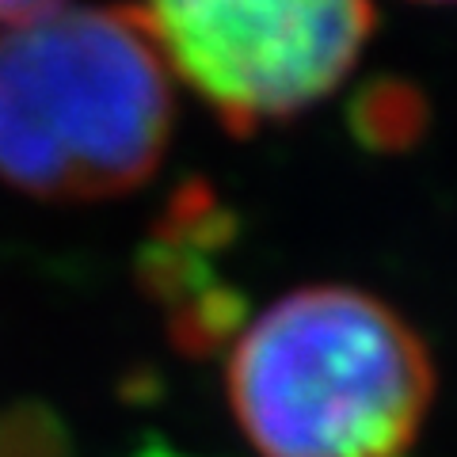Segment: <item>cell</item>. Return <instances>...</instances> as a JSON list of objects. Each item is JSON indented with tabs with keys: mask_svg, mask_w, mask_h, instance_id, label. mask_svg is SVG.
Returning <instances> with one entry per match:
<instances>
[{
	"mask_svg": "<svg viewBox=\"0 0 457 457\" xmlns=\"http://www.w3.org/2000/svg\"><path fill=\"white\" fill-rule=\"evenodd\" d=\"M431 4H457V0H431Z\"/></svg>",
	"mask_w": 457,
	"mask_h": 457,
	"instance_id": "obj_6",
	"label": "cell"
},
{
	"mask_svg": "<svg viewBox=\"0 0 457 457\" xmlns=\"http://www.w3.org/2000/svg\"><path fill=\"white\" fill-rule=\"evenodd\" d=\"M176 77L134 4L57 8L0 31V179L96 203L161 168Z\"/></svg>",
	"mask_w": 457,
	"mask_h": 457,
	"instance_id": "obj_1",
	"label": "cell"
},
{
	"mask_svg": "<svg viewBox=\"0 0 457 457\" xmlns=\"http://www.w3.org/2000/svg\"><path fill=\"white\" fill-rule=\"evenodd\" d=\"M171 77L237 134L328 99L374 31V0H145Z\"/></svg>",
	"mask_w": 457,
	"mask_h": 457,
	"instance_id": "obj_3",
	"label": "cell"
},
{
	"mask_svg": "<svg viewBox=\"0 0 457 457\" xmlns=\"http://www.w3.org/2000/svg\"><path fill=\"white\" fill-rule=\"evenodd\" d=\"M225 393L260 457H404L435 400L420 332L354 286H302L233 336Z\"/></svg>",
	"mask_w": 457,
	"mask_h": 457,
	"instance_id": "obj_2",
	"label": "cell"
},
{
	"mask_svg": "<svg viewBox=\"0 0 457 457\" xmlns=\"http://www.w3.org/2000/svg\"><path fill=\"white\" fill-rule=\"evenodd\" d=\"M137 457H179V453H171V450H145V453H137Z\"/></svg>",
	"mask_w": 457,
	"mask_h": 457,
	"instance_id": "obj_5",
	"label": "cell"
},
{
	"mask_svg": "<svg viewBox=\"0 0 457 457\" xmlns=\"http://www.w3.org/2000/svg\"><path fill=\"white\" fill-rule=\"evenodd\" d=\"M69 0H0V27H20V23H31L46 12L65 8Z\"/></svg>",
	"mask_w": 457,
	"mask_h": 457,
	"instance_id": "obj_4",
	"label": "cell"
}]
</instances>
